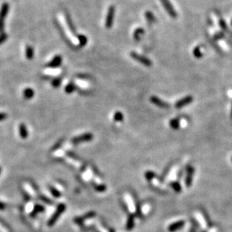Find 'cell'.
I'll list each match as a JSON object with an SVG mask.
<instances>
[{
  "instance_id": "cell-1",
  "label": "cell",
  "mask_w": 232,
  "mask_h": 232,
  "mask_svg": "<svg viewBox=\"0 0 232 232\" xmlns=\"http://www.w3.org/2000/svg\"><path fill=\"white\" fill-rule=\"evenodd\" d=\"M9 11V5L8 3L4 2L2 5L1 9H0V33H3L4 31V23L5 19L8 14Z\"/></svg>"
},
{
  "instance_id": "cell-2",
  "label": "cell",
  "mask_w": 232,
  "mask_h": 232,
  "mask_svg": "<svg viewBox=\"0 0 232 232\" xmlns=\"http://www.w3.org/2000/svg\"><path fill=\"white\" fill-rule=\"evenodd\" d=\"M65 208H66V206H65L64 204L62 203V204H59L58 207H57V208L56 209V212L53 213V215L51 216V218L49 219V221H48V226L51 227V226H53L55 223H56V222L57 221V219H59V217H60V215H61L62 213L65 211Z\"/></svg>"
},
{
  "instance_id": "cell-3",
  "label": "cell",
  "mask_w": 232,
  "mask_h": 232,
  "mask_svg": "<svg viewBox=\"0 0 232 232\" xmlns=\"http://www.w3.org/2000/svg\"><path fill=\"white\" fill-rule=\"evenodd\" d=\"M130 56L132 57L135 60L139 62L140 63L143 64V65H145V66H147V67H150L152 65V64H153L150 59L147 58V57L144 56H142V55L138 54V53H137L136 52H131Z\"/></svg>"
},
{
  "instance_id": "cell-4",
  "label": "cell",
  "mask_w": 232,
  "mask_h": 232,
  "mask_svg": "<svg viewBox=\"0 0 232 232\" xmlns=\"http://www.w3.org/2000/svg\"><path fill=\"white\" fill-rule=\"evenodd\" d=\"M160 1L164 9L166 10L167 13L169 14V16L172 17V18H176L177 17V13H176L175 8L172 6L171 2L169 0H160Z\"/></svg>"
},
{
  "instance_id": "cell-5",
  "label": "cell",
  "mask_w": 232,
  "mask_h": 232,
  "mask_svg": "<svg viewBox=\"0 0 232 232\" xmlns=\"http://www.w3.org/2000/svg\"><path fill=\"white\" fill-rule=\"evenodd\" d=\"M114 16H115V7L111 6L109 7L108 14H107L106 16V20H105V27H106V28H111L114 23Z\"/></svg>"
},
{
  "instance_id": "cell-6",
  "label": "cell",
  "mask_w": 232,
  "mask_h": 232,
  "mask_svg": "<svg viewBox=\"0 0 232 232\" xmlns=\"http://www.w3.org/2000/svg\"><path fill=\"white\" fill-rule=\"evenodd\" d=\"M93 139V135L91 133H85V134L81 135L79 136L74 137L72 138V142L74 144H77V143H81V142H86V141H90Z\"/></svg>"
},
{
  "instance_id": "cell-7",
  "label": "cell",
  "mask_w": 232,
  "mask_h": 232,
  "mask_svg": "<svg viewBox=\"0 0 232 232\" xmlns=\"http://www.w3.org/2000/svg\"><path fill=\"white\" fill-rule=\"evenodd\" d=\"M193 102V97L192 96H187L186 97L182 98L181 99L178 100V101L175 103L174 106H175L176 108L180 109L182 108H183V107H185V106H186V105L191 104Z\"/></svg>"
},
{
  "instance_id": "cell-8",
  "label": "cell",
  "mask_w": 232,
  "mask_h": 232,
  "mask_svg": "<svg viewBox=\"0 0 232 232\" xmlns=\"http://www.w3.org/2000/svg\"><path fill=\"white\" fill-rule=\"evenodd\" d=\"M150 101L152 104H153L155 106L159 107L160 108H168L170 107V105L168 104L167 102H165L163 100H162L161 98H159V97L153 96L150 97Z\"/></svg>"
},
{
  "instance_id": "cell-9",
  "label": "cell",
  "mask_w": 232,
  "mask_h": 232,
  "mask_svg": "<svg viewBox=\"0 0 232 232\" xmlns=\"http://www.w3.org/2000/svg\"><path fill=\"white\" fill-rule=\"evenodd\" d=\"M186 173L187 174L186 176V180H185V183H186V186L188 188V187L191 186L192 184H193L195 168H194L193 166H188V167L187 168Z\"/></svg>"
},
{
  "instance_id": "cell-10",
  "label": "cell",
  "mask_w": 232,
  "mask_h": 232,
  "mask_svg": "<svg viewBox=\"0 0 232 232\" xmlns=\"http://www.w3.org/2000/svg\"><path fill=\"white\" fill-rule=\"evenodd\" d=\"M62 56H60V55H56V56L53 57V60L51 62L47 64L46 67H48V68H57V67L60 66V65L62 64Z\"/></svg>"
},
{
  "instance_id": "cell-11",
  "label": "cell",
  "mask_w": 232,
  "mask_h": 232,
  "mask_svg": "<svg viewBox=\"0 0 232 232\" xmlns=\"http://www.w3.org/2000/svg\"><path fill=\"white\" fill-rule=\"evenodd\" d=\"M185 226V222L183 220L176 222L172 223V224L170 225L168 227V231L170 232H174L177 230L180 229V228H183V226Z\"/></svg>"
},
{
  "instance_id": "cell-12",
  "label": "cell",
  "mask_w": 232,
  "mask_h": 232,
  "mask_svg": "<svg viewBox=\"0 0 232 232\" xmlns=\"http://www.w3.org/2000/svg\"><path fill=\"white\" fill-rule=\"evenodd\" d=\"M95 215H96V213L92 211V212L88 213H86V215L81 216V217L75 218L74 221L76 224H82L84 220H86V219H90V218H93V216H95Z\"/></svg>"
},
{
  "instance_id": "cell-13",
  "label": "cell",
  "mask_w": 232,
  "mask_h": 232,
  "mask_svg": "<svg viewBox=\"0 0 232 232\" xmlns=\"http://www.w3.org/2000/svg\"><path fill=\"white\" fill-rule=\"evenodd\" d=\"M23 97L26 98V99H31V98H32L34 97L35 92L32 88L27 87L23 89Z\"/></svg>"
},
{
  "instance_id": "cell-14",
  "label": "cell",
  "mask_w": 232,
  "mask_h": 232,
  "mask_svg": "<svg viewBox=\"0 0 232 232\" xmlns=\"http://www.w3.org/2000/svg\"><path fill=\"white\" fill-rule=\"evenodd\" d=\"M135 226V216L133 214L129 216L127 219V223H126V230L127 231H131L133 229Z\"/></svg>"
},
{
  "instance_id": "cell-15",
  "label": "cell",
  "mask_w": 232,
  "mask_h": 232,
  "mask_svg": "<svg viewBox=\"0 0 232 232\" xmlns=\"http://www.w3.org/2000/svg\"><path fill=\"white\" fill-rule=\"evenodd\" d=\"M19 131H20V135L23 139H26L28 137V131H27V126L25 124L21 123L20 125Z\"/></svg>"
},
{
  "instance_id": "cell-16",
  "label": "cell",
  "mask_w": 232,
  "mask_h": 232,
  "mask_svg": "<svg viewBox=\"0 0 232 232\" xmlns=\"http://www.w3.org/2000/svg\"><path fill=\"white\" fill-rule=\"evenodd\" d=\"M65 19H66V21H67V23H68V26L69 29H70V30L72 31V33L76 34L75 27H74V24H73V22H72V18H71L70 15H69L68 13H66V12H65Z\"/></svg>"
},
{
  "instance_id": "cell-17",
  "label": "cell",
  "mask_w": 232,
  "mask_h": 232,
  "mask_svg": "<svg viewBox=\"0 0 232 232\" xmlns=\"http://www.w3.org/2000/svg\"><path fill=\"white\" fill-rule=\"evenodd\" d=\"M170 124V126L171 129H174V130H176L180 128V119L179 118H174L172 119L169 122Z\"/></svg>"
},
{
  "instance_id": "cell-18",
  "label": "cell",
  "mask_w": 232,
  "mask_h": 232,
  "mask_svg": "<svg viewBox=\"0 0 232 232\" xmlns=\"http://www.w3.org/2000/svg\"><path fill=\"white\" fill-rule=\"evenodd\" d=\"M145 17H146L147 20L150 23H155L156 21V19H155V17L154 16V14L152 13L151 11H147L145 12Z\"/></svg>"
},
{
  "instance_id": "cell-19",
  "label": "cell",
  "mask_w": 232,
  "mask_h": 232,
  "mask_svg": "<svg viewBox=\"0 0 232 232\" xmlns=\"http://www.w3.org/2000/svg\"><path fill=\"white\" fill-rule=\"evenodd\" d=\"M144 34V30L142 28H138L134 32V39L135 41H139L141 36Z\"/></svg>"
},
{
  "instance_id": "cell-20",
  "label": "cell",
  "mask_w": 232,
  "mask_h": 232,
  "mask_svg": "<svg viewBox=\"0 0 232 232\" xmlns=\"http://www.w3.org/2000/svg\"><path fill=\"white\" fill-rule=\"evenodd\" d=\"M26 56L28 60H32L34 56V50L32 46H27L26 48Z\"/></svg>"
},
{
  "instance_id": "cell-21",
  "label": "cell",
  "mask_w": 232,
  "mask_h": 232,
  "mask_svg": "<svg viewBox=\"0 0 232 232\" xmlns=\"http://www.w3.org/2000/svg\"><path fill=\"white\" fill-rule=\"evenodd\" d=\"M44 207H43V206L39 205V204H37V205L35 206L33 211H32V213H31V216H35L36 214L39 213L44 212Z\"/></svg>"
},
{
  "instance_id": "cell-22",
  "label": "cell",
  "mask_w": 232,
  "mask_h": 232,
  "mask_svg": "<svg viewBox=\"0 0 232 232\" xmlns=\"http://www.w3.org/2000/svg\"><path fill=\"white\" fill-rule=\"evenodd\" d=\"M170 186L176 193H180V191L182 190L181 185L178 182H172V183H170Z\"/></svg>"
},
{
  "instance_id": "cell-23",
  "label": "cell",
  "mask_w": 232,
  "mask_h": 232,
  "mask_svg": "<svg viewBox=\"0 0 232 232\" xmlns=\"http://www.w3.org/2000/svg\"><path fill=\"white\" fill-rule=\"evenodd\" d=\"M77 39L80 41V46L84 47L87 43V38L84 35H77Z\"/></svg>"
},
{
  "instance_id": "cell-24",
  "label": "cell",
  "mask_w": 232,
  "mask_h": 232,
  "mask_svg": "<svg viewBox=\"0 0 232 232\" xmlns=\"http://www.w3.org/2000/svg\"><path fill=\"white\" fill-rule=\"evenodd\" d=\"M75 89H76V86L73 83H69L68 85L65 86V92L66 93H68V94H70V93H73V92L75 90Z\"/></svg>"
},
{
  "instance_id": "cell-25",
  "label": "cell",
  "mask_w": 232,
  "mask_h": 232,
  "mask_svg": "<svg viewBox=\"0 0 232 232\" xmlns=\"http://www.w3.org/2000/svg\"><path fill=\"white\" fill-rule=\"evenodd\" d=\"M123 114H122V112L120 111H117L114 115V119L116 122H122L123 120Z\"/></svg>"
},
{
  "instance_id": "cell-26",
  "label": "cell",
  "mask_w": 232,
  "mask_h": 232,
  "mask_svg": "<svg viewBox=\"0 0 232 232\" xmlns=\"http://www.w3.org/2000/svg\"><path fill=\"white\" fill-rule=\"evenodd\" d=\"M61 82H62V79L60 78V77H56V78H53V80H52L51 85L53 86V87L57 88L61 85Z\"/></svg>"
},
{
  "instance_id": "cell-27",
  "label": "cell",
  "mask_w": 232,
  "mask_h": 232,
  "mask_svg": "<svg viewBox=\"0 0 232 232\" xmlns=\"http://www.w3.org/2000/svg\"><path fill=\"white\" fill-rule=\"evenodd\" d=\"M155 176H156V174H155L153 171H149L145 173V178H146L148 181L152 180H153V178H155Z\"/></svg>"
},
{
  "instance_id": "cell-28",
  "label": "cell",
  "mask_w": 232,
  "mask_h": 232,
  "mask_svg": "<svg viewBox=\"0 0 232 232\" xmlns=\"http://www.w3.org/2000/svg\"><path fill=\"white\" fill-rule=\"evenodd\" d=\"M193 55L195 58H201V57H202V56H203V53H202L201 51L200 47H196V48L194 49Z\"/></svg>"
},
{
  "instance_id": "cell-29",
  "label": "cell",
  "mask_w": 232,
  "mask_h": 232,
  "mask_svg": "<svg viewBox=\"0 0 232 232\" xmlns=\"http://www.w3.org/2000/svg\"><path fill=\"white\" fill-rule=\"evenodd\" d=\"M49 188H50V191H51V194L55 197V198H60V197L61 196V193H60V192L58 191L56 188H53V187H51V186H50Z\"/></svg>"
},
{
  "instance_id": "cell-30",
  "label": "cell",
  "mask_w": 232,
  "mask_h": 232,
  "mask_svg": "<svg viewBox=\"0 0 232 232\" xmlns=\"http://www.w3.org/2000/svg\"><path fill=\"white\" fill-rule=\"evenodd\" d=\"M93 187H94L95 189H96L97 192H98V193H103V192H105L107 188L106 186L103 184H100V185L95 184L94 186H93Z\"/></svg>"
},
{
  "instance_id": "cell-31",
  "label": "cell",
  "mask_w": 232,
  "mask_h": 232,
  "mask_svg": "<svg viewBox=\"0 0 232 232\" xmlns=\"http://www.w3.org/2000/svg\"><path fill=\"white\" fill-rule=\"evenodd\" d=\"M170 169H171V164L168 166V167L166 168L165 170L164 171L163 174H162V176H160V178H159V181L162 182V181L164 180V178H165L166 175H167V174H168V172H169V171H170Z\"/></svg>"
},
{
  "instance_id": "cell-32",
  "label": "cell",
  "mask_w": 232,
  "mask_h": 232,
  "mask_svg": "<svg viewBox=\"0 0 232 232\" xmlns=\"http://www.w3.org/2000/svg\"><path fill=\"white\" fill-rule=\"evenodd\" d=\"M219 26H220V27L222 28V29H223V30H225V31L228 30V27H227V24L226 23V21H225V20H223V19H219Z\"/></svg>"
},
{
  "instance_id": "cell-33",
  "label": "cell",
  "mask_w": 232,
  "mask_h": 232,
  "mask_svg": "<svg viewBox=\"0 0 232 232\" xmlns=\"http://www.w3.org/2000/svg\"><path fill=\"white\" fill-rule=\"evenodd\" d=\"M39 198L41 199V200L42 201H44V203H47V204H53V202H52V201L51 200V199L48 198H47V197L44 196V195H41V196L39 197Z\"/></svg>"
},
{
  "instance_id": "cell-34",
  "label": "cell",
  "mask_w": 232,
  "mask_h": 232,
  "mask_svg": "<svg viewBox=\"0 0 232 232\" xmlns=\"http://www.w3.org/2000/svg\"><path fill=\"white\" fill-rule=\"evenodd\" d=\"M202 213H203V215L204 216V219H205L206 222H207V225H208V226H212V223H211L210 219H209V217L208 216V214H207V213H206L205 211H204V210H202Z\"/></svg>"
},
{
  "instance_id": "cell-35",
  "label": "cell",
  "mask_w": 232,
  "mask_h": 232,
  "mask_svg": "<svg viewBox=\"0 0 232 232\" xmlns=\"http://www.w3.org/2000/svg\"><path fill=\"white\" fill-rule=\"evenodd\" d=\"M224 37H225L224 33H223V32H217V33H216L215 35H214L213 39L215 40H220L222 39H223Z\"/></svg>"
},
{
  "instance_id": "cell-36",
  "label": "cell",
  "mask_w": 232,
  "mask_h": 232,
  "mask_svg": "<svg viewBox=\"0 0 232 232\" xmlns=\"http://www.w3.org/2000/svg\"><path fill=\"white\" fill-rule=\"evenodd\" d=\"M7 38H8V35H7L6 33H2L0 35V44L5 42L6 41Z\"/></svg>"
},
{
  "instance_id": "cell-37",
  "label": "cell",
  "mask_w": 232,
  "mask_h": 232,
  "mask_svg": "<svg viewBox=\"0 0 232 232\" xmlns=\"http://www.w3.org/2000/svg\"><path fill=\"white\" fill-rule=\"evenodd\" d=\"M7 117H8V115L6 113H0V122L1 121L5 120Z\"/></svg>"
},
{
  "instance_id": "cell-38",
  "label": "cell",
  "mask_w": 232,
  "mask_h": 232,
  "mask_svg": "<svg viewBox=\"0 0 232 232\" xmlns=\"http://www.w3.org/2000/svg\"><path fill=\"white\" fill-rule=\"evenodd\" d=\"M6 204H3L2 202L0 201V210H3V209H6Z\"/></svg>"
},
{
  "instance_id": "cell-39",
  "label": "cell",
  "mask_w": 232,
  "mask_h": 232,
  "mask_svg": "<svg viewBox=\"0 0 232 232\" xmlns=\"http://www.w3.org/2000/svg\"><path fill=\"white\" fill-rule=\"evenodd\" d=\"M189 232H196V228H195V227H193V228H192L191 231H190Z\"/></svg>"
},
{
  "instance_id": "cell-40",
  "label": "cell",
  "mask_w": 232,
  "mask_h": 232,
  "mask_svg": "<svg viewBox=\"0 0 232 232\" xmlns=\"http://www.w3.org/2000/svg\"><path fill=\"white\" fill-rule=\"evenodd\" d=\"M231 117L232 119V106H231Z\"/></svg>"
},
{
  "instance_id": "cell-41",
  "label": "cell",
  "mask_w": 232,
  "mask_h": 232,
  "mask_svg": "<svg viewBox=\"0 0 232 232\" xmlns=\"http://www.w3.org/2000/svg\"><path fill=\"white\" fill-rule=\"evenodd\" d=\"M110 232H115V231H114V230H110Z\"/></svg>"
},
{
  "instance_id": "cell-42",
  "label": "cell",
  "mask_w": 232,
  "mask_h": 232,
  "mask_svg": "<svg viewBox=\"0 0 232 232\" xmlns=\"http://www.w3.org/2000/svg\"><path fill=\"white\" fill-rule=\"evenodd\" d=\"M1 171H2V169H1V168H0V173H1Z\"/></svg>"
},
{
  "instance_id": "cell-43",
  "label": "cell",
  "mask_w": 232,
  "mask_h": 232,
  "mask_svg": "<svg viewBox=\"0 0 232 232\" xmlns=\"http://www.w3.org/2000/svg\"><path fill=\"white\" fill-rule=\"evenodd\" d=\"M231 26H232V20H231Z\"/></svg>"
},
{
  "instance_id": "cell-44",
  "label": "cell",
  "mask_w": 232,
  "mask_h": 232,
  "mask_svg": "<svg viewBox=\"0 0 232 232\" xmlns=\"http://www.w3.org/2000/svg\"><path fill=\"white\" fill-rule=\"evenodd\" d=\"M231 161H232V158H231Z\"/></svg>"
}]
</instances>
